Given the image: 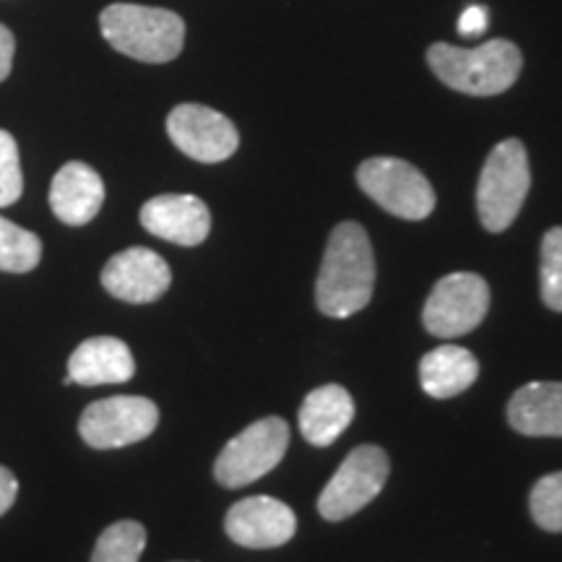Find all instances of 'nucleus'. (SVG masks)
Returning a JSON list of instances; mask_svg holds the SVG:
<instances>
[{
	"label": "nucleus",
	"mask_w": 562,
	"mask_h": 562,
	"mask_svg": "<svg viewBox=\"0 0 562 562\" xmlns=\"http://www.w3.org/2000/svg\"><path fill=\"white\" fill-rule=\"evenodd\" d=\"M172 271L159 252L149 248H128L112 256L102 271V286L112 297L144 305L159 300L170 290Z\"/></svg>",
	"instance_id": "f8f14e48"
},
{
	"label": "nucleus",
	"mask_w": 562,
	"mask_h": 562,
	"mask_svg": "<svg viewBox=\"0 0 562 562\" xmlns=\"http://www.w3.org/2000/svg\"><path fill=\"white\" fill-rule=\"evenodd\" d=\"M100 30L117 53L140 63H170L186 42V24L178 13L138 3L108 5Z\"/></svg>",
	"instance_id": "7ed1b4c3"
},
{
	"label": "nucleus",
	"mask_w": 562,
	"mask_h": 562,
	"mask_svg": "<svg viewBox=\"0 0 562 562\" xmlns=\"http://www.w3.org/2000/svg\"><path fill=\"white\" fill-rule=\"evenodd\" d=\"M16 495H19L16 476H13L5 467H0V516L9 513L13 501H16Z\"/></svg>",
	"instance_id": "a878e982"
},
{
	"label": "nucleus",
	"mask_w": 562,
	"mask_h": 562,
	"mask_svg": "<svg viewBox=\"0 0 562 562\" xmlns=\"http://www.w3.org/2000/svg\"><path fill=\"white\" fill-rule=\"evenodd\" d=\"M539 284H542L544 305L554 313H562V227H552L542 237Z\"/></svg>",
	"instance_id": "412c9836"
},
{
	"label": "nucleus",
	"mask_w": 562,
	"mask_h": 562,
	"mask_svg": "<svg viewBox=\"0 0 562 562\" xmlns=\"http://www.w3.org/2000/svg\"><path fill=\"white\" fill-rule=\"evenodd\" d=\"M508 422L529 438H562V383L537 381L513 393Z\"/></svg>",
	"instance_id": "f3484780"
},
{
	"label": "nucleus",
	"mask_w": 562,
	"mask_h": 562,
	"mask_svg": "<svg viewBox=\"0 0 562 562\" xmlns=\"http://www.w3.org/2000/svg\"><path fill=\"white\" fill-rule=\"evenodd\" d=\"M490 311V286L480 273L456 271L438 279L422 311V323L438 339L474 331Z\"/></svg>",
	"instance_id": "6e6552de"
},
{
	"label": "nucleus",
	"mask_w": 562,
	"mask_h": 562,
	"mask_svg": "<svg viewBox=\"0 0 562 562\" xmlns=\"http://www.w3.org/2000/svg\"><path fill=\"white\" fill-rule=\"evenodd\" d=\"M159 409L144 396H110L89 404L79 419V435L97 451L125 448L157 430Z\"/></svg>",
	"instance_id": "1a4fd4ad"
},
{
	"label": "nucleus",
	"mask_w": 562,
	"mask_h": 562,
	"mask_svg": "<svg viewBox=\"0 0 562 562\" xmlns=\"http://www.w3.org/2000/svg\"><path fill=\"white\" fill-rule=\"evenodd\" d=\"M167 133L186 157L203 165L229 159L240 146V133L235 123L203 104H178L167 117Z\"/></svg>",
	"instance_id": "9d476101"
},
{
	"label": "nucleus",
	"mask_w": 562,
	"mask_h": 562,
	"mask_svg": "<svg viewBox=\"0 0 562 562\" xmlns=\"http://www.w3.org/2000/svg\"><path fill=\"white\" fill-rule=\"evenodd\" d=\"M146 550V529L138 521H117L97 539L91 562H138Z\"/></svg>",
	"instance_id": "aec40b11"
},
{
	"label": "nucleus",
	"mask_w": 562,
	"mask_h": 562,
	"mask_svg": "<svg viewBox=\"0 0 562 562\" xmlns=\"http://www.w3.org/2000/svg\"><path fill=\"white\" fill-rule=\"evenodd\" d=\"M480 378V362L469 349L456 344H440L438 349L427 351L419 362L422 391L430 398H453L472 389Z\"/></svg>",
	"instance_id": "a211bd4d"
},
{
	"label": "nucleus",
	"mask_w": 562,
	"mask_h": 562,
	"mask_svg": "<svg viewBox=\"0 0 562 562\" xmlns=\"http://www.w3.org/2000/svg\"><path fill=\"white\" fill-rule=\"evenodd\" d=\"M372 292L375 252L368 232L357 222L336 224L315 279V305L328 318H349L368 307Z\"/></svg>",
	"instance_id": "f257e3e1"
},
{
	"label": "nucleus",
	"mask_w": 562,
	"mask_h": 562,
	"mask_svg": "<svg viewBox=\"0 0 562 562\" xmlns=\"http://www.w3.org/2000/svg\"><path fill=\"white\" fill-rule=\"evenodd\" d=\"M391 474L389 453L381 446L355 448L339 472L331 476L318 497V513L326 521H344L375 501Z\"/></svg>",
	"instance_id": "0eeeda50"
},
{
	"label": "nucleus",
	"mask_w": 562,
	"mask_h": 562,
	"mask_svg": "<svg viewBox=\"0 0 562 562\" xmlns=\"http://www.w3.org/2000/svg\"><path fill=\"white\" fill-rule=\"evenodd\" d=\"M490 11L484 5H469L459 16V34L463 37H482L490 26Z\"/></svg>",
	"instance_id": "b1692460"
},
{
	"label": "nucleus",
	"mask_w": 562,
	"mask_h": 562,
	"mask_svg": "<svg viewBox=\"0 0 562 562\" xmlns=\"http://www.w3.org/2000/svg\"><path fill=\"white\" fill-rule=\"evenodd\" d=\"M136 372L128 344L115 336H94L76 347L68 360L66 383L79 385H108L125 383Z\"/></svg>",
	"instance_id": "2eb2a0df"
},
{
	"label": "nucleus",
	"mask_w": 562,
	"mask_h": 562,
	"mask_svg": "<svg viewBox=\"0 0 562 562\" xmlns=\"http://www.w3.org/2000/svg\"><path fill=\"white\" fill-rule=\"evenodd\" d=\"M140 224L159 240L182 245V248H195L209 237L211 214L199 195L167 193L144 203Z\"/></svg>",
	"instance_id": "ddd939ff"
},
{
	"label": "nucleus",
	"mask_w": 562,
	"mask_h": 562,
	"mask_svg": "<svg viewBox=\"0 0 562 562\" xmlns=\"http://www.w3.org/2000/svg\"><path fill=\"white\" fill-rule=\"evenodd\" d=\"M531 188L529 154L518 138H505L490 151L476 186V211L487 232H505L521 214Z\"/></svg>",
	"instance_id": "20e7f679"
},
{
	"label": "nucleus",
	"mask_w": 562,
	"mask_h": 562,
	"mask_svg": "<svg viewBox=\"0 0 562 562\" xmlns=\"http://www.w3.org/2000/svg\"><path fill=\"white\" fill-rule=\"evenodd\" d=\"M13 50H16V40H13L11 30L0 24V81L9 79L13 66Z\"/></svg>",
	"instance_id": "393cba45"
},
{
	"label": "nucleus",
	"mask_w": 562,
	"mask_h": 562,
	"mask_svg": "<svg viewBox=\"0 0 562 562\" xmlns=\"http://www.w3.org/2000/svg\"><path fill=\"white\" fill-rule=\"evenodd\" d=\"M42 243L34 232L0 216V271L26 273L37 269Z\"/></svg>",
	"instance_id": "6ab92c4d"
},
{
	"label": "nucleus",
	"mask_w": 562,
	"mask_h": 562,
	"mask_svg": "<svg viewBox=\"0 0 562 562\" xmlns=\"http://www.w3.org/2000/svg\"><path fill=\"white\" fill-rule=\"evenodd\" d=\"M357 182L378 206L406 222H422L432 214L435 191L430 180L409 161L372 157L357 170Z\"/></svg>",
	"instance_id": "423d86ee"
},
{
	"label": "nucleus",
	"mask_w": 562,
	"mask_h": 562,
	"mask_svg": "<svg viewBox=\"0 0 562 562\" xmlns=\"http://www.w3.org/2000/svg\"><path fill=\"white\" fill-rule=\"evenodd\" d=\"M286 448H290V425L284 419L263 417L252 422L216 456V482L229 490L248 487L279 467Z\"/></svg>",
	"instance_id": "39448f33"
},
{
	"label": "nucleus",
	"mask_w": 562,
	"mask_h": 562,
	"mask_svg": "<svg viewBox=\"0 0 562 562\" xmlns=\"http://www.w3.org/2000/svg\"><path fill=\"white\" fill-rule=\"evenodd\" d=\"M224 531L245 550H273L297 531V518L286 503L269 495H252L235 503L224 518Z\"/></svg>",
	"instance_id": "9b49d317"
},
{
	"label": "nucleus",
	"mask_w": 562,
	"mask_h": 562,
	"mask_svg": "<svg viewBox=\"0 0 562 562\" xmlns=\"http://www.w3.org/2000/svg\"><path fill=\"white\" fill-rule=\"evenodd\" d=\"M24 193L19 146L9 131H0V209L16 203Z\"/></svg>",
	"instance_id": "5701e85b"
},
{
	"label": "nucleus",
	"mask_w": 562,
	"mask_h": 562,
	"mask_svg": "<svg viewBox=\"0 0 562 562\" xmlns=\"http://www.w3.org/2000/svg\"><path fill=\"white\" fill-rule=\"evenodd\" d=\"M529 510L539 529L562 533V472L547 474L533 484Z\"/></svg>",
	"instance_id": "4be33fe9"
},
{
	"label": "nucleus",
	"mask_w": 562,
	"mask_h": 562,
	"mask_svg": "<svg viewBox=\"0 0 562 562\" xmlns=\"http://www.w3.org/2000/svg\"><path fill=\"white\" fill-rule=\"evenodd\" d=\"M104 182L83 161H68L55 172L50 186V209L68 227H83L100 214Z\"/></svg>",
	"instance_id": "4468645a"
},
{
	"label": "nucleus",
	"mask_w": 562,
	"mask_h": 562,
	"mask_svg": "<svg viewBox=\"0 0 562 562\" xmlns=\"http://www.w3.org/2000/svg\"><path fill=\"white\" fill-rule=\"evenodd\" d=\"M355 419V402L339 383H326L311 391L300 406V432L311 446L326 448Z\"/></svg>",
	"instance_id": "dca6fc26"
},
{
	"label": "nucleus",
	"mask_w": 562,
	"mask_h": 562,
	"mask_svg": "<svg viewBox=\"0 0 562 562\" xmlns=\"http://www.w3.org/2000/svg\"><path fill=\"white\" fill-rule=\"evenodd\" d=\"M427 63L446 87L469 97H495L518 81L524 55L508 40H490L480 47L435 42L427 50Z\"/></svg>",
	"instance_id": "f03ea898"
}]
</instances>
